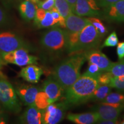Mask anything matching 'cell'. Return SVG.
<instances>
[{"instance_id":"cell-1","label":"cell","mask_w":124,"mask_h":124,"mask_svg":"<svg viewBox=\"0 0 124 124\" xmlns=\"http://www.w3.org/2000/svg\"><path fill=\"white\" fill-rule=\"evenodd\" d=\"M86 61L85 52L72 54L55 67L52 77L66 90L81 75L80 69Z\"/></svg>"},{"instance_id":"cell-2","label":"cell","mask_w":124,"mask_h":124,"mask_svg":"<svg viewBox=\"0 0 124 124\" xmlns=\"http://www.w3.org/2000/svg\"><path fill=\"white\" fill-rule=\"evenodd\" d=\"M98 85L97 78L83 74L65 90V101L70 105H80L89 101Z\"/></svg>"},{"instance_id":"cell-3","label":"cell","mask_w":124,"mask_h":124,"mask_svg":"<svg viewBox=\"0 0 124 124\" xmlns=\"http://www.w3.org/2000/svg\"><path fill=\"white\" fill-rule=\"evenodd\" d=\"M40 44L51 53L60 54L67 51V32L66 30L55 27L45 32Z\"/></svg>"},{"instance_id":"cell-4","label":"cell","mask_w":124,"mask_h":124,"mask_svg":"<svg viewBox=\"0 0 124 124\" xmlns=\"http://www.w3.org/2000/svg\"><path fill=\"white\" fill-rule=\"evenodd\" d=\"M0 103L6 111L18 113L21 106L15 89L3 74H0Z\"/></svg>"},{"instance_id":"cell-5","label":"cell","mask_w":124,"mask_h":124,"mask_svg":"<svg viewBox=\"0 0 124 124\" xmlns=\"http://www.w3.org/2000/svg\"><path fill=\"white\" fill-rule=\"evenodd\" d=\"M101 39L100 33L90 23L80 31L78 52H84L96 48L100 45Z\"/></svg>"},{"instance_id":"cell-6","label":"cell","mask_w":124,"mask_h":124,"mask_svg":"<svg viewBox=\"0 0 124 124\" xmlns=\"http://www.w3.org/2000/svg\"><path fill=\"white\" fill-rule=\"evenodd\" d=\"M29 49L25 48L16 49L11 52L1 54L5 64H15L24 67L29 64H36L38 58L29 54Z\"/></svg>"},{"instance_id":"cell-7","label":"cell","mask_w":124,"mask_h":124,"mask_svg":"<svg viewBox=\"0 0 124 124\" xmlns=\"http://www.w3.org/2000/svg\"><path fill=\"white\" fill-rule=\"evenodd\" d=\"M21 48L29 49V45L18 34L10 31H0V54Z\"/></svg>"},{"instance_id":"cell-8","label":"cell","mask_w":124,"mask_h":124,"mask_svg":"<svg viewBox=\"0 0 124 124\" xmlns=\"http://www.w3.org/2000/svg\"><path fill=\"white\" fill-rule=\"evenodd\" d=\"M70 105L66 101L51 103L44 109L43 124H56L64 118Z\"/></svg>"},{"instance_id":"cell-9","label":"cell","mask_w":124,"mask_h":124,"mask_svg":"<svg viewBox=\"0 0 124 124\" xmlns=\"http://www.w3.org/2000/svg\"><path fill=\"white\" fill-rule=\"evenodd\" d=\"M124 108V106L121 105L100 102L93 109L98 114L99 120H117Z\"/></svg>"},{"instance_id":"cell-10","label":"cell","mask_w":124,"mask_h":124,"mask_svg":"<svg viewBox=\"0 0 124 124\" xmlns=\"http://www.w3.org/2000/svg\"><path fill=\"white\" fill-rule=\"evenodd\" d=\"M74 13L79 16L98 17L101 15L95 0H77Z\"/></svg>"},{"instance_id":"cell-11","label":"cell","mask_w":124,"mask_h":124,"mask_svg":"<svg viewBox=\"0 0 124 124\" xmlns=\"http://www.w3.org/2000/svg\"><path fill=\"white\" fill-rule=\"evenodd\" d=\"M42 90L47 95L51 103H55L60 100L65 92L63 87L52 76L45 80Z\"/></svg>"},{"instance_id":"cell-12","label":"cell","mask_w":124,"mask_h":124,"mask_svg":"<svg viewBox=\"0 0 124 124\" xmlns=\"http://www.w3.org/2000/svg\"><path fill=\"white\" fill-rule=\"evenodd\" d=\"M86 60L89 63H94L103 71H108L112 64V62L99 49L93 48L84 51Z\"/></svg>"},{"instance_id":"cell-13","label":"cell","mask_w":124,"mask_h":124,"mask_svg":"<svg viewBox=\"0 0 124 124\" xmlns=\"http://www.w3.org/2000/svg\"><path fill=\"white\" fill-rule=\"evenodd\" d=\"M18 98L25 105H35V101L37 94L40 91L37 87L32 85H21L15 89Z\"/></svg>"},{"instance_id":"cell-14","label":"cell","mask_w":124,"mask_h":124,"mask_svg":"<svg viewBox=\"0 0 124 124\" xmlns=\"http://www.w3.org/2000/svg\"><path fill=\"white\" fill-rule=\"evenodd\" d=\"M44 110L39 109L35 105H29L20 117V123L26 124H43Z\"/></svg>"},{"instance_id":"cell-15","label":"cell","mask_w":124,"mask_h":124,"mask_svg":"<svg viewBox=\"0 0 124 124\" xmlns=\"http://www.w3.org/2000/svg\"><path fill=\"white\" fill-rule=\"evenodd\" d=\"M103 14L108 20L124 22V0H120L104 8Z\"/></svg>"},{"instance_id":"cell-16","label":"cell","mask_w":124,"mask_h":124,"mask_svg":"<svg viewBox=\"0 0 124 124\" xmlns=\"http://www.w3.org/2000/svg\"><path fill=\"white\" fill-rule=\"evenodd\" d=\"M90 23L88 18L82 17L74 13H71L65 18L66 29L69 32H80Z\"/></svg>"},{"instance_id":"cell-17","label":"cell","mask_w":124,"mask_h":124,"mask_svg":"<svg viewBox=\"0 0 124 124\" xmlns=\"http://www.w3.org/2000/svg\"><path fill=\"white\" fill-rule=\"evenodd\" d=\"M43 74V70L41 67L36 64H29L21 69L19 76L29 83H37Z\"/></svg>"},{"instance_id":"cell-18","label":"cell","mask_w":124,"mask_h":124,"mask_svg":"<svg viewBox=\"0 0 124 124\" xmlns=\"http://www.w3.org/2000/svg\"><path fill=\"white\" fill-rule=\"evenodd\" d=\"M67 118L70 121L77 124H93L98 121L100 117L97 113L93 111L81 114L69 113L67 116Z\"/></svg>"},{"instance_id":"cell-19","label":"cell","mask_w":124,"mask_h":124,"mask_svg":"<svg viewBox=\"0 0 124 124\" xmlns=\"http://www.w3.org/2000/svg\"><path fill=\"white\" fill-rule=\"evenodd\" d=\"M31 0H25L20 4L18 10L20 15L26 21H32L34 19L35 16L36 11L38 7Z\"/></svg>"},{"instance_id":"cell-20","label":"cell","mask_w":124,"mask_h":124,"mask_svg":"<svg viewBox=\"0 0 124 124\" xmlns=\"http://www.w3.org/2000/svg\"><path fill=\"white\" fill-rule=\"evenodd\" d=\"M111 92V87L109 85L99 84L93 93L91 101L101 102Z\"/></svg>"},{"instance_id":"cell-21","label":"cell","mask_w":124,"mask_h":124,"mask_svg":"<svg viewBox=\"0 0 124 124\" xmlns=\"http://www.w3.org/2000/svg\"><path fill=\"white\" fill-rule=\"evenodd\" d=\"M67 52L70 54L77 52L80 32H69L67 31Z\"/></svg>"},{"instance_id":"cell-22","label":"cell","mask_w":124,"mask_h":124,"mask_svg":"<svg viewBox=\"0 0 124 124\" xmlns=\"http://www.w3.org/2000/svg\"><path fill=\"white\" fill-rule=\"evenodd\" d=\"M54 7L64 18H66L70 13H73L70 5L67 0H55Z\"/></svg>"},{"instance_id":"cell-23","label":"cell","mask_w":124,"mask_h":124,"mask_svg":"<svg viewBox=\"0 0 124 124\" xmlns=\"http://www.w3.org/2000/svg\"><path fill=\"white\" fill-rule=\"evenodd\" d=\"M49 104H51V103L47 95L42 90H40L36 97L35 105L39 109L44 110Z\"/></svg>"},{"instance_id":"cell-24","label":"cell","mask_w":124,"mask_h":124,"mask_svg":"<svg viewBox=\"0 0 124 124\" xmlns=\"http://www.w3.org/2000/svg\"><path fill=\"white\" fill-rule=\"evenodd\" d=\"M101 102L119 104L124 106V94L117 93H110Z\"/></svg>"},{"instance_id":"cell-25","label":"cell","mask_w":124,"mask_h":124,"mask_svg":"<svg viewBox=\"0 0 124 124\" xmlns=\"http://www.w3.org/2000/svg\"><path fill=\"white\" fill-rule=\"evenodd\" d=\"M108 71L113 77H124V58L116 63L113 62Z\"/></svg>"},{"instance_id":"cell-26","label":"cell","mask_w":124,"mask_h":124,"mask_svg":"<svg viewBox=\"0 0 124 124\" xmlns=\"http://www.w3.org/2000/svg\"><path fill=\"white\" fill-rule=\"evenodd\" d=\"M88 19L91 24L95 27L96 30L100 33L102 38L106 35L108 33V29L99 18L95 17H91L88 18Z\"/></svg>"},{"instance_id":"cell-27","label":"cell","mask_w":124,"mask_h":124,"mask_svg":"<svg viewBox=\"0 0 124 124\" xmlns=\"http://www.w3.org/2000/svg\"><path fill=\"white\" fill-rule=\"evenodd\" d=\"M39 28H46L56 25L55 20L52 17L49 10H46L44 18L38 24L36 25ZM57 26V25H56Z\"/></svg>"},{"instance_id":"cell-28","label":"cell","mask_w":124,"mask_h":124,"mask_svg":"<svg viewBox=\"0 0 124 124\" xmlns=\"http://www.w3.org/2000/svg\"><path fill=\"white\" fill-rule=\"evenodd\" d=\"M49 10L50 11L51 15H52V17H53L54 20H55L56 25L60 26L63 29L66 28L65 18L62 16V15L58 12L57 9L55 7H54Z\"/></svg>"},{"instance_id":"cell-29","label":"cell","mask_w":124,"mask_h":124,"mask_svg":"<svg viewBox=\"0 0 124 124\" xmlns=\"http://www.w3.org/2000/svg\"><path fill=\"white\" fill-rule=\"evenodd\" d=\"M108 85L111 88L124 92V77H113Z\"/></svg>"},{"instance_id":"cell-30","label":"cell","mask_w":124,"mask_h":124,"mask_svg":"<svg viewBox=\"0 0 124 124\" xmlns=\"http://www.w3.org/2000/svg\"><path fill=\"white\" fill-rule=\"evenodd\" d=\"M89 67H88L86 72L83 74L97 79L98 77L102 72H103V71L101 70L98 67V66L97 65H96L95 64H94V63H89Z\"/></svg>"},{"instance_id":"cell-31","label":"cell","mask_w":124,"mask_h":124,"mask_svg":"<svg viewBox=\"0 0 124 124\" xmlns=\"http://www.w3.org/2000/svg\"><path fill=\"white\" fill-rule=\"evenodd\" d=\"M118 39L117 33L115 31H113L105 40L101 48H102L108 47V46H115L118 44Z\"/></svg>"},{"instance_id":"cell-32","label":"cell","mask_w":124,"mask_h":124,"mask_svg":"<svg viewBox=\"0 0 124 124\" xmlns=\"http://www.w3.org/2000/svg\"><path fill=\"white\" fill-rule=\"evenodd\" d=\"M10 19L7 12L0 6V28H6L10 26Z\"/></svg>"},{"instance_id":"cell-33","label":"cell","mask_w":124,"mask_h":124,"mask_svg":"<svg viewBox=\"0 0 124 124\" xmlns=\"http://www.w3.org/2000/svg\"><path fill=\"white\" fill-rule=\"evenodd\" d=\"M113 77V75L109 71H103L98 77L97 80L99 84L108 85Z\"/></svg>"},{"instance_id":"cell-34","label":"cell","mask_w":124,"mask_h":124,"mask_svg":"<svg viewBox=\"0 0 124 124\" xmlns=\"http://www.w3.org/2000/svg\"><path fill=\"white\" fill-rule=\"evenodd\" d=\"M55 0H45L42 2L38 4V8L44 9L46 10H49L54 7Z\"/></svg>"},{"instance_id":"cell-35","label":"cell","mask_w":124,"mask_h":124,"mask_svg":"<svg viewBox=\"0 0 124 124\" xmlns=\"http://www.w3.org/2000/svg\"><path fill=\"white\" fill-rule=\"evenodd\" d=\"M117 53L119 60L122 59L124 58V41L118 43Z\"/></svg>"},{"instance_id":"cell-36","label":"cell","mask_w":124,"mask_h":124,"mask_svg":"<svg viewBox=\"0 0 124 124\" xmlns=\"http://www.w3.org/2000/svg\"><path fill=\"white\" fill-rule=\"evenodd\" d=\"M99 1H100L101 6L103 8H105L117 2V1H120V0H99Z\"/></svg>"},{"instance_id":"cell-37","label":"cell","mask_w":124,"mask_h":124,"mask_svg":"<svg viewBox=\"0 0 124 124\" xmlns=\"http://www.w3.org/2000/svg\"><path fill=\"white\" fill-rule=\"evenodd\" d=\"M97 123L102 124H118L117 120H99Z\"/></svg>"},{"instance_id":"cell-38","label":"cell","mask_w":124,"mask_h":124,"mask_svg":"<svg viewBox=\"0 0 124 124\" xmlns=\"http://www.w3.org/2000/svg\"><path fill=\"white\" fill-rule=\"evenodd\" d=\"M8 121V117L5 114L0 116V124H7Z\"/></svg>"},{"instance_id":"cell-39","label":"cell","mask_w":124,"mask_h":124,"mask_svg":"<svg viewBox=\"0 0 124 124\" xmlns=\"http://www.w3.org/2000/svg\"><path fill=\"white\" fill-rule=\"evenodd\" d=\"M67 1L69 3L70 5L71 9H72V12L74 13V9H75V6L76 2H77V0H67Z\"/></svg>"},{"instance_id":"cell-40","label":"cell","mask_w":124,"mask_h":124,"mask_svg":"<svg viewBox=\"0 0 124 124\" xmlns=\"http://www.w3.org/2000/svg\"><path fill=\"white\" fill-rule=\"evenodd\" d=\"M4 65H5V64L4 62V61H3L1 54H0V74H2V70L3 69V66H4Z\"/></svg>"},{"instance_id":"cell-41","label":"cell","mask_w":124,"mask_h":124,"mask_svg":"<svg viewBox=\"0 0 124 124\" xmlns=\"http://www.w3.org/2000/svg\"><path fill=\"white\" fill-rule=\"evenodd\" d=\"M5 111L6 110H5L4 107H3L2 105L0 103V116L4 115V114H5Z\"/></svg>"},{"instance_id":"cell-42","label":"cell","mask_w":124,"mask_h":124,"mask_svg":"<svg viewBox=\"0 0 124 124\" xmlns=\"http://www.w3.org/2000/svg\"><path fill=\"white\" fill-rule=\"evenodd\" d=\"M31 1H32V2H33L34 3H36V0H31Z\"/></svg>"},{"instance_id":"cell-43","label":"cell","mask_w":124,"mask_h":124,"mask_svg":"<svg viewBox=\"0 0 124 124\" xmlns=\"http://www.w3.org/2000/svg\"></svg>"}]
</instances>
